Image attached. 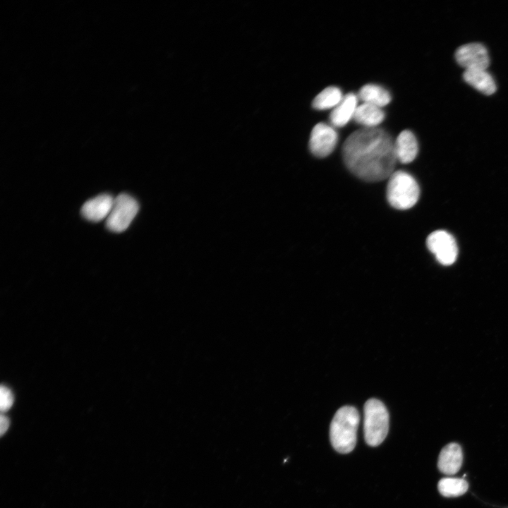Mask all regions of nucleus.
Wrapping results in <instances>:
<instances>
[{
  "label": "nucleus",
  "instance_id": "11",
  "mask_svg": "<svg viewBox=\"0 0 508 508\" xmlns=\"http://www.w3.org/2000/svg\"><path fill=\"white\" fill-rule=\"evenodd\" d=\"M394 151L397 160L408 164L416 157L418 145L414 134L409 131H401L394 141Z\"/></svg>",
  "mask_w": 508,
  "mask_h": 508
},
{
  "label": "nucleus",
  "instance_id": "19",
  "mask_svg": "<svg viewBox=\"0 0 508 508\" xmlns=\"http://www.w3.org/2000/svg\"><path fill=\"white\" fill-rule=\"evenodd\" d=\"M0 423V433L1 435H3L8 428L9 421L7 417L2 414L1 415Z\"/></svg>",
  "mask_w": 508,
  "mask_h": 508
},
{
  "label": "nucleus",
  "instance_id": "3",
  "mask_svg": "<svg viewBox=\"0 0 508 508\" xmlns=\"http://www.w3.org/2000/svg\"><path fill=\"white\" fill-rule=\"evenodd\" d=\"M419 186L415 179L404 171H394L388 179L387 199L395 209L407 210L418 200Z\"/></svg>",
  "mask_w": 508,
  "mask_h": 508
},
{
  "label": "nucleus",
  "instance_id": "8",
  "mask_svg": "<svg viewBox=\"0 0 508 508\" xmlns=\"http://www.w3.org/2000/svg\"><path fill=\"white\" fill-rule=\"evenodd\" d=\"M455 58L457 63L465 70L486 69L490 64L486 48L479 43L461 46L456 51Z\"/></svg>",
  "mask_w": 508,
  "mask_h": 508
},
{
  "label": "nucleus",
  "instance_id": "2",
  "mask_svg": "<svg viewBox=\"0 0 508 508\" xmlns=\"http://www.w3.org/2000/svg\"><path fill=\"white\" fill-rule=\"evenodd\" d=\"M360 416L353 406H344L335 413L329 428L332 447L342 454L351 452L356 443Z\"/></svg>",
  "mask_w": 508,
  "mask_h": 508
},
{
  "label": "nucleus",
  "instance_id": "12",
  "mask_svg": "<svg viewBox=\"0 0 508 508\" xmlns=\"http://www.w3.org/2000/svg\"><path fill=\"white\" fill-rule=\"evenodd\" d=\"M463 461V453L457 443H449L440 452L438 459L439 470L447 475H453L459 471Z\"/></svg>",
  "mask_w": 508,
  "mask_h": 508
},
{
  "label": "nucleus",
  "instance_id": "16",
  "mask_svg": "<svg viewBox=\"0 0 508 508\" xmlns=\"http://www.w3.org/2000/svg\"><path fill=\"white\" fill-rule=\"evenodd\" d=\"M341 90L334 86L327 87L322 90L313 99L312 106L318 110L334 108L342 99Z\"/></svg>",
  "mask_w": 508,
  "mask_h": 508
},
{
  "label": "nucleus",
  "instance_id": "9",
  "mask_svg": "<svg viewBox=\"0 0 508 508\" xmlns=\"http://www.w3.org/2000/svg\"><path fill=\"white\" fill-rule=\"evenodd\" d=\"M114 198L108 193L100 194L85 202L81 207L83 217L88 221L98 222L109 214Z\"/></svg>",
  "mask_w": 508,
  "mask_h": 508
},
{
  "label": "nucleus",
  "instance_id": "13",
  "mask_svg": "<svg viewBox=\"0 0 508 508\" xmlns=\"http://www.w3.org/2000/svg\"><path fill=\"white\" fill-rule=\"evenodd\" d=\"M464 80L479 92L490 95L496 91V84L486 69L465 70Z\"/></svg>",
  "mask_w": 508,
  "mask_h": 508
},
{
  "label": "nucleus",
  "instance_id": "4",
  "mask_svg": "<svg viewBox=\"0 0 508 508\" xmlns=\"http://www.w3.org/2000/svg\"><path fill=\"white\" fill-rule=\"evenodd\" d=\"M389 430V414L384 404L377 399H368L364 405L363 431L366 443L380 445Z\"/></svg>",
  "mask_w": 508,
  "mask_h": 508
},
{
  "label": "nucleus",
  "instance_id": "14",
  "mask_svg": "<svg viewBox=\"0 0 508 508\" xmlns=\"http://www.w3.org/2000/svg\"><path fill=\"white\" fill-rule=\"evenodd\" d=\"M384 119L385 113L380 107L368 103L358 106L353 116L356 123L367 128H376Z\"/></svg>",
  "mask_w": 508,
  "mask_h": 508
},
{
  "label": "nucleus",
  "instance_id": "10",
  "mask_svg": "<svg viewBox=\"0 0 508 508\" xmlns=\"http://www.w3.org/2000/svg\"><path fill=\"white\" fill-rule=\"evenodd\" d=\"M357 107L358 97L352 92L346 94L330 113L331 124L336 127L344 126L353 119Z\"/></svg>",
  "mask_w": 508,
  "mask_h": 508
},
{
  "label": "nucleus",
  "instance_id": "1",
  "mask_svg": "<svg viewBox=\"0 0 508 508\" xmlns=\"http://www.w3.org/2000/svg\"><path fill=\"white\" fill-rule=\"evenodd\" d=\"M342 155L349 170L369 182L389 179L397 161L392 137L377 128L353 132L343 145Z\"/></svg>",
  "mask_w": 508,
  "mask_h": 508
},
{
  "label": "nucleus",
  "instance_id": "6",
  "mask_svg": "<svg viewBox=\"0 0 508 508\" xmlns=\"http://www.w3.org/2000/svg\"><path fill=\"white\" fill-rule=\"evenodd\" d=\"M428 250L437 261L444 265L453 264L456 260L458 248L454 238L447 231L437 230L431 233L426 241Z\"/></svg>",
  "mask_w": 508,
  "mask_h": 508
},
{
  "label": "nucleus",
  "instance_id": "18",
  "mask_svg": "<svg viewBox=\"0 0 508 508\" xmlns=\"http://www.w3.org/2000/svg\"><path fill=\"white\" fill-rule=\"evenodd\" d=\"M13 403V396L11 391L6 386L2 385L0 388V408L1 411H8Z\"/></svg>",
  "mask_w": 508,
  "mask_h": 508
},
{
  "label": "nucleus",
  "instance_id": "15",
  "mask_svg": "<svg viewBox=\"0 0 508 508\" xmlns=\"http://www.w3.org/2000/svg\"><path fill=\"white\" fill-rule=\"evenodd\" d=\"M358 97L363 103L380 108L388 104L391 101L390 93L382 86L375 84L363 85L358 92Z\"/></svg>",
  "mask_w": 508,
  "mask_h": 508
},
{
  "label": "nucleus",
  "instance_id": "7",
  "mask_svg": "<svg viewBox=\"0 0 508 508\" xmlns=\"http://www.w3.org/2000/svg\"><path fill=\"white\" fill-rule=\"evenodd\" d=\"M338 134L332 126L318 123L313 128L309 140V148L318 157H325L334 150Z\"/></svg>",
  "mask_w": 508,
  "mask_h": 508
},
{
  "label": "nucleus",
  "instance_id": "5",
  "mask_svg": "<svg viewBox=\"0 0 508 508\" xmlns=\"http://www.w3.org/2000/svg\"><path fill=\"white\" fill-rule=\"evenodd\" d=\"M139 210L137 200L127 193L114 198L111 210L106 219L107 228L113 232L124 231L130 226Z\"/></svg>",
  "mask_w": 508,
  "mask_h": 508
},
{
  "label": "nucleus",
  "instance_id": "17",
  "mask_svg": "<svg viewBox=\"0 0 508 508\" xmlns=\"http://www.w3.org/2000/svg\"><path fill=\"white\" fill-rule=\"evenodd\" d=\"M438 490L445 497H457L464 494L468 488L463 478H444L438 483Z\"/></svg>",
  "mask_w": 508,
  "mask_h": 508
}]
</instances>
